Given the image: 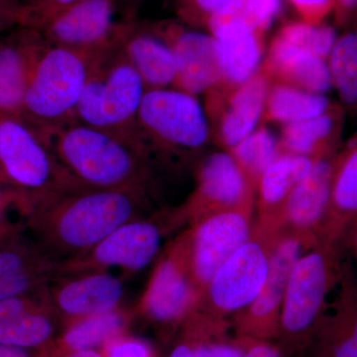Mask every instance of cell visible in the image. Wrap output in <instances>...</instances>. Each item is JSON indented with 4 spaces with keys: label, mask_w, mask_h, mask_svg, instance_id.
Segmentation results:
<instances>
[{
    "label": "cell",
    "mask_w": 357,
    "mask_h": 357,
    "mask_svg": "<svg viewBox=\"0 0 357 357\" xmlns=\"http://www.w3.org/2000/svg\"><path fill=\"white\" fill-rule=\"evenodd\" d=\"M149 198V191L140 188L33 197L28 223L47 252L64 263L88 252L126 222L147 217Z\"/></svg>",
    "instance_id": "cell-1"
},
{
    "label": "cell",
    "mask_w": 357,
    "mask_h": 357,
    "mask_svg": "<svg viewBox=\"0 0 357 357\" xmlns=\"http://www.w3.org/2000/svg\"><path fill=\"white\" fill-rule=\"evenodd\" d=\"M35 132L82 187L149 191L153 167L130 140L77 121Z\"/></svg>",
    "instance_id": "cell-2"
},
{
    "label": "cell",
    "mask_w": 357,
    "mask_h": 357,
    "mask_svg": "<svg viewBox=\"0 0 357 357\" xmlns=\"http://www.w3.org/2000/svg\"><path fill=\"white\" fill-rule=\"evenodd\" d=\"M210 137L208 117L196 96L169 88L145 91L130 141L152 167H174L199 157Z\"/></svg>",
    "instance_id": "cell-3"
},
{
    "label": "cell",
    "mask_w": 357,
    "mask_h": 357,
    "mask_svg": "<svg viewBox=\"0 0 357 357\" xmlns=\"http://www.w3.org/2000/svg\"><path fill=\"white\" fill-rule=\"evenodd\" d=\"M145 91L139 74L115 39L93 59L75 121L130 140Z\"/></svg>",
    "instance_id": "cell-4"
},
{
    "label": "cell",
    "mask_w": 357,
    "mask_h": 357,
    "mask_svg": "<svg viewBox=\"0 0 357 357\" xmlns=\"http://www.w3.org/2000/svg\"><path fill=\"white\" fill-rule=\"evenodd\" d=\"M282 232L255 222L248 241L218 269L192 311L223 319L250 306L266 282L272 252Z\"/></svg>",
    "instance_id": "cell-5"
},
{
    "label": "cell",
    "mask_w": 357,
    "mask_h": 357,
    "mask_svg": "<svg viewBox=\"0 0 357 357\" xmlns=\"http://www.w3.org/2000/svg\"><path fill=\"white\" fill-rule=\"evenodd\" d=\"M93 56L48 46L35 70L20 119L33 130L75 121Z\"/></svg>",
    "instance_id": "cell-6"
},
{
    "label": "cell",
    "mask_w": 357,
    "mask_h": 357,
    "mask_svg": "<svg viewBox=\"0 0 357 357\" xmlns=\"http://www.w3.org/2000/svg\"><path fill=\"white\" fill-rule=\"evenodd\" d=\"M337 248L335 241H319L294 266L280 316L278 337L284 342H303L314 332L340 276Z\"/></svg>",
    "instance_id": "cell-7"
},
{
    "label": "cell",
    "mask_w": 357,
    "mask_h": 357,
    "mask_svg": "<svg viewBox=\"0 0 357 357\" xmlns=\"http://www.w3.org/2000/svg\"><path fill=\"white\" fill-rule=\"evenodd\" d=\"M0 170L7 183L33 197L86 189L70 177L27 123L1 112Z\"/></svg>",
    "instance_id": "cell-8"
},
{
    "label": "cell",
    "mask_w": 357,
    "mask_h": 357,
    "mask_svg": "<svg viewBox=\"0 0 357 357\" xmlns=\"http://www.w3.org/2000/svg\"><path fill=\"white\" fill-rule=\"evenodd\" d=\"M253 210L220 211L199 218L178 237L199 296L253 229Z\"/></svg>",
    "instance_id": "cell-9"
},
{
    "label": "cell",
    "mask_w": 357,
    "mask_h": 357,
    "mask_svg": "<svg viewBox=\"0 0 357 357\" xmlns=\"http://www.w3.org/2000/svg\"><path fill=\"white\" fill-rule=\"evenodd\" d=\"M164 234L165 229L158 218L144 217L131 220L88 252L62 263L58 276L109 271L112 268L132 273L142 271L158 256Z\"/></svg>",
    "instance_id": "cell-10"
},
{
    "label": "cell",
    "mask_w": 357,
    "mask_h": 357,
    "mask_svg": "<svg viewBox=\"0 0 357 357\" xmlns=\"http://www.w3.org/2000/svg\"><path fill=\"white\" fill-rule=\"evenodd\" d=\"M318 243L311 237L282 232L275 244L261 292L237 316L236 328L241 337L270 340L278 337L282 307L293 268L301 256Z\"/></svg>",
    "instance_id": "cell-11"
},
{
    "label": "cell",
    "mask_w": 357,
    "mask_h": 357,
    "mask_svg": "<svg viewBox=\"0 0 357 357\" xmlns=\"http://www.w3.org/2000/svg\"><path fill=\"white\" fill-rule=\"evenodd\" d=\"M256 192L229 152L208 155L199 167L197 187L176 213L178 222H196L220 211L253 210Z\"/></svg>",
    "instance_id": "cell-12"
},
{
    "label": "cell",
    "mask_w": 357,
    "mask_h": 357,
    "mask_svg": "<svg viewBox=\"0 0 357 357\" xmlns=\"http://www.w3.org/2000/svg\"><path fill=\"white\" fill-rule=\"evenodd\" d=\"M117 0H77L40 30L49 46L98 56L114 45Z\"/></svg>",
    "instance_id": "cell-13"
},
{
    "label": "cell",
    "mask_w": 357,
    "mask_h": 357,
    "mask_svg": "<svg viewBox=\"0 0 357 357\" xmlns=\"http://www.w3.org/2000/svg\"><path fill=\"white\" fill-rule=\"evenodd\" d=\"M170 46L177 64L173 89L196 96L215 89L222 81L217 44L211 34L188 28L182 21L147 22Z\"/></svg>",
    "instance_id": "cell-14"
},
{
    "label": "cell",
    "mask_w": 357,
    "mask_h": 357,
    "mask_svg": "<svg viewBox=\"0 0 357 357\" xmlns=\"http://www.w3.org/2000/svg\"><path fill=\"white\" fill-rule=\"evenodd\" d=\"M269 79L259 70L245 83L229 89H213L206 93V114L211 134L227 149L236 147L255 130L264 114Z\"/></svg>",
    "instance_id": "cell-15"
},
{
    "label": "cell",
    "mask_w": 357,
    "mask_h": 357,
    "mask_svg": "<svg viewBox=\"0 0 357 357\" xmlns=\"http://www.w3.org/2000/svg\"><path fill=\"white\" fill-rule=\"evenodd\" d=\"M199 298L182 246L176 239L155 268L140 301V311L156 323H177L187 319Z\"/></svg>",
    "instance_id": "cell-16"
},
{
    "label": "cell",
    "mask_w": 357,
    "mask_h": 357,
    "mask_svg": "<svg viewBox=\"0 0 357 357\" xmlns=\"http://www.w3.org/2000/svg\"><path fill=\"white\" fill-rule=\"evenodd\" d=\"M49 45L41 33L17 25L0 36V112L20 117L28 86Z\"/></svg>",
    "instance_id": "cell-17"
},
{
    "label": "cell",
    "mask_w": 357,
    "mask_h": 357,
    "mask_svg": "<svg viewBox=\"0 0 357 357\" xmlns=\"http://www.w3.org/2000/svg\"><path fill=\"white\" fill-rule=\"evenodd\" d=\"M49 285L51 306L68 321L119 309L126 287L109 271H89L58 276Z\"/></svg>",
    "instance_id": "cell-18"
},
{
    "label": "cell",
    "mask_w": 357,
    "mask_h": 357,
    "mask_svg": "<svg viewBox=\"0 0 357 357\" xmlns=\"http://www.w3.org/2000/svg\"><path fill=\"white\" fill-rule=\"evenodd\" d=\"M61 262L35 239L20 234L0 241V300L29 295L58 276Z\"/></svg>",
    "instance_id": "cell-19"
},
{
    "label": "cell",
    "mask_w": 357,
    "mask_h": 357,
    "mask_svg": "<svg viewBox=\"0 0 357 357\" xmlns=\"http://www.w3.org/2000/svg\"><path fill=\"white\" fill-rule=\"evenodd\" d=\"M337 151L317 159L310 173L291 192L279 218L282 231L319 241L330 206L333 162Z\"/></svg>",
    "instance_id": "cell-20"
},
{
    "label": "cell",
    "mask_w": 357,
    "mask_h": 357,
    "mask_svg": "<svg viewBox=\"0 0 357 357\" xmlns=\"http://www.w3.org/2000/svg\"><path fill=\"white\" fill-rule=\"evenodd\" d=\"M116 41L146 91L173 88L177 77L175 56L147 22H138L132 17L119 21Z\"/></svg>",
    "instance_id": "cell-21"
},
{
    "label": "cell",
    "mask_w": 357,
    "mask_h": 357,
    "mask_svg": "<svg viewBox=\"0 0 357 357\" xmlns=\"http://www.w3.org/2000/svg\"><path fill=\"white\" fill-rule=\"evenodd\" d=\"M260 70L270 83L288 84L310 93L325 95L333 88L326 60L276 37Z\"/></svg>",
    "instance_id": "cell-22"
},
{
    "label": "cell",
    "mask_w": 357,
    "mask_h": 357,
    "mask_svg": "<svg viewBox=\"0 0 357 357\" xmlns=\"http://www.w3.org/2000/svg\"><path fill=\"white\" fill-rule=\"evenodd\" d=\"M357 218V133L333 162L330 206L319 241H338Z\"/></svg>",
    "instance_id": "cell-23"
},
{
    "label": "cell",
    "mask_w": 357,
    "mask_h": 357,
    "mask_svg": "<svg viewBox=\"0 0 357 357\" xmlns=\"http://www.w3.org/2000/svg\"><path fill=\"white\" fill-rule=\"evenodd\" d=\"M211 35L217 44L222 70V81L215 89L229 91L259 72L264 49L263 35L239 24L225 26Z\"/></svg>",
    "instance_id": "cell-24"
},
{
    "label": "cell",
    "mask_w": 357,
    "mask_h": 357,
    "mask_svg": "<svg viewBox=\"0 0 357 357\" xmlns=\"http://www.w3.org/2000/svg\"><path fill=\"white\" fill-rule=\"evenodd\" d=\"M318 158L282 152L258 182V218L256 222L279 227L282 208L291 192L310 171Z\"/></svg>",
    "instance_id": "cell-25"
},
{
    "label": "cell",
    "mask_w": 357,
    "mask_h": 357,
    "mask_svg": "<svg viewBox=\"0 0 357 357\" xmlns=\"http://www.w3.org/2000/svg\"><path fill=\"white\" fill-rule=\"evenodd\" d=\"M345 109L333 103L326 114L282 128V152L304 156L319 157L337 151L344 129Z\"/></svg>",
    "instance_id": "cell-26"
},
{
    "label": "cell",
    "mask_w": 357,
    "mask_h": 357,
    "mask_svg": "<svg viewBox=\"0 0 357 357\" xmlns=\"http://www.w3.org/2000/svg\"><path fill=\"white\" fill-rule=\"evenodd\" d=\"M335 310L323 314L314 332V357H357V290L344 284Z\"/></svg>",
    "instance_id": "cell-27"
},
{
    "label": "cell",
    "mask_w": 357,
    "mask_h": 357,
    "mask_svg": "<svg viewBox=\"0 0 357 357\" xmlns=\"http://www.w3.org/2000/svg\"><path fill=\"white\" fill-rule=\"evenodd\" d=\"M128 319L126 312L116 309L70 321L59 340L58 352L53 356L61 357L69 352L86 349L98 351L110 340L123 335Z\"/></svg>",
    "instance_id": "cell-28"
},
{
    "label": "cell",
    "mask_w": 357,
    "mask_h": 357,
    "mask_svg": "<svg viewBox=\"0 0 357 357\" xmlns=\"http://www.w3.org/2000/svg\"><path fill=\"white\" fill-rule=\"evenodd\" d=\"M333 105V103L321 93L274 83L270 84L263 116L268 121L286 126L319 116Z\"/></svg>",
    "instance_id": "cell-29"
},
{
    "label": "cell",
    "mask_w": 357,
    "mask_h": 357,
    "mask_svg": "<svg viewBox=\"0 0 357 357\" xmlns=\"http://www.w3.org/2000/svg\"><path fill=\"white\" fill-rule=\"evenodd\" d=\"M326 63L340 105L357 112V25L337 36Z\"/></svg>",
    "instance_id": "cell-30"
},
{
    "label": "cell",
    "mask_w": 357,
    "mask_h": 357,
    "mask_svg": "<svg viewBox=\"0 0 357 357\" xmlns=\"http://www.w3.org/2000/svg\"><path fill=\"white\" fill-rule=\"evenodd\" d=\"M281 8V0H231L211 16L206 24L210 34L232 24L244 25L264 36Z\"/></svg>",
    "instance_id": "cell-31"
},
{
    "label": "cell",
    "mask_w": 357,
    "mask_h": 357,
    "mask_svg": "<svg viewBox=\"0 0 357 357\" xmlns=\"http://www.w3.org/2000/svg\"><path fill=\"white\" fill-rule=\"evenodd\" d=\"M256 192L258 182L268 167L282 153L280 141L267 128L255 129L229 150Z\"/></svg>",
    "instance_id": "cell-32"
},
{
    "label": "cell",
    "mask_w": 357,
    "mask_h": 357,
    "mask_svg": "<svg viewBox=\"0 0 357 357\" xmlns=\"http://www.w3.org/2000/svg\"><path fill=\"white\" fill-rule=\"evenodd\" d=\"M55 314L44 310L0 321V342L27 349L43 347L55 333Z\"/></svg>",
    "instance_id": "cell-33"
},
{
    "label": "cell",
    "mask_w": 357,
    "mask_h": 357,
    "mask_svg": "<svg viewBox=\"0 0 357 357\" xmlns=\"http://www.w3.org/2000/svg\"><path fill=\"white\" fill-rule=\"evenodd\" d=\"M187 319L189 342L195 357H244L245 345L243 337L238 342H229L215 337L222 326V319H213L197 311H192Z\"/></svg>",
    "instance_id": "cell-34"
},
{
    "label": "cell",
    "mask_w": 357,
    "mask_h": 357,
    "mask_svg": "<svg viewBox=\"0 0 357 357\" xmlns=\"http://www.w3.org/2000/svg\"><path fill=\"white\" fill-rule=\"evenodd\" d=\"M275 37L326 61L337 35L335 28L326 23L310 25L301 21L286 23Z\"/></svg>",
    "instance_id": "cell-35"
},
{
    "label": "cell",
    "mask_w": 357,
    "mask_h": 357,
    "mask_svg": "<svg viewBox=\"0 0 357 357\" xmlns=\"http://www.w3.org/2000/svg\"><path fill=\"white\" fill-rule=\"evenodd\" d=\"M21 24L40 31L57 14L77 0H18Z\"/></svg>",
    "instance_id": "cell-36"
},
{
    "label": "cell",
    "mask_w": 357,
    "mask_h": 357,
    "mask_svg": "<svg viewBox=\"0 0 357 357\" xmlns=\"http://www.w3.org/2000/svg\"><path fill=\"white\" fill-rule=\"evenodd\" d=\"M231 0H175L178 17L185 24L206 28L211 16L215 15Z\"/></svg>",
    "instance_id": "cell-37"
},
{
    "label": "cell",
    "mask_w": 357,
    "mask_h": 357,
    "mask_svg": "<svg viewBox=\"0 0 357 357\" xmlns=\"http://www.w3.org/2000/svg\"><path fill=\"white\" fill-rule=\"evenodd\" d=\"M50 285V284H49ZM49 285L38 292L0 300V321L15 318L27 312L53 309L49 296Z\"/></svg>",
    "instance_id": "cell-38"
},
{
    "label": "cell",
    "mask_w": 357,
    "mask_h": 357,
    "mask_svg": "<svg viewBox=\"0 0 357 357\" xmlns=\"http://www.w3.org/2000/svg\"><path fill=\"white\" fill-rule=\"evenodd\" d=\"M31 201V195L0 178V241L17 234L16 227L7 220L9 208L30 204Z\"/></svg>",
    "instance_id": "cell-39"
},
{
    "label": "cell",
    "mask_w": 357,
    "mask_h": 357,
    "mask_svg": "<svg viewBox=\"0 0 357 357\" xmlns=\"http://www.w3.org/2000/svg\"><path fill=\"white\" fill-rule=\"evenodd\" d=\"M102 349L103 357H153L151 347L146 342L123 335L110 340Z\"/></svg>",
    "instance_id": "cell-40"
},
{
    "label": "cell",
    "mask_w": 357,
    "mask_h": 357,
    "mask_svg": "<svg viewBox=\"0 0 357 357\" xmlns=\"http://www.w3.org/2000/svg\"><path fill=\"white\" fill-rule=\"evenodd\" d=\"M302 22L310 25H321L333 13V0H288Z\"/></svg>",
    "instance_id": "cell-41"
},
{
    "label": "cell",
    "mask_w": 357,
    "mask_h": 357,
    "mask_svg": "<svg viewBox=\"0 0 357 357\" xmlns=\"http://www.w3.org/2000/svg\"><path fill=\"white\" fill-rule=\"evenodd\" d=\"M335 24L349 29L357 25V0H333Z\"/></svg>",
    "instance_id": "cell-42"
},
{
    "label": "cell",
    "mask_w": 357,
    "mask_h": 357,
    "mask_svg": "<svg viewBox=\"0 0 357 357\" xmlns=\"http://www.w3.org/2000/svg\"><path fill=\"white\" fill-rule=\"evenodd\" d=\"M21 24V10L18 0H0V36Z\"/></svg>",
    "instance_id": "cell-43"
},
{
    "label": "cell",
    "mask_w": 357,
    "mask_h": 357,
    "mask_svg": "<svg viewBox=\"0 0 357 357\" xmlns=\"http://www.w3.org/2000/svg\"><path fill=\"white\" fill-rule=\"evenodd\" d=\"M243 338L245 345L244 357H283L281 349L270 340Z\"/></svg>",
    "instance_id": "cell-44"
},
{
    "label": "cell",
    "mask_w": 357,
    "mask_h": 357,
    "mask_svg": "<svg viewBox=\"0 0 357 357\" xmlns=\"http://www.w3.org/2000/svg\"><path fill=\"white\" fill-rule=\"evenodd\" d=\"M0 357H33L30 349L0 342Z\"/></svg>",
    "instance_id": "cell-45"
},
{
    "label": "cell",
    "mask_w": 357,
    "mask_h": 357,
    "mask_svg": "<svg viewBox=\"0 0 357 357\" xmlns=\"http://www.w3.org/2000/svg\"><path fill=\"white\" fill-rule=\"evenodd\" d=\"M168 357H195L194 351H192V347L189 340L176 345Z\"/></svg>",
    "instance_id": "cell-46"
},
{
    "label": "cell",
    "mask_w": 357,
    "mask_h": 357,
    "mask_svg": "<svg viewBox=\"0 0 357 357\" xmlns=\"http://www.w3.org/2000/svg\"><path fill=\"white\" fill-rule=\"evenodd\" d=\"M61 357H103L102 352L96 349H86V351H77L69 352Z\"/></svg>",
    "instance_id": "cell-47"
},
{
    "label": "cell",
    "mask_w": 357,
    "mask_h": 357,
    "mask_svg": "<svg viewBox=\"0 0 357 357\" xmlns=\"http://www.w3.org/2000/svg\"><path fill=\"white\" fill-rule=\"evenodd\" d=\"M351 244L352 255H354V260H356L357 264V218L354 225H352Z\"/></svg>",
    "instance_id": "cell-48"
},
{
    "label": "cell",
    "mask_w": 357,
    "mask_h": 357,
    "mask_svg": "<svg viewBox=\"0 0 357 357\" xmlns=\"http://www.w3.org/2000/svg\"><path fill=\"white\" fill-rule=\"evenodd\" d=\"M142 1H144V0H117V2H121V3L130 7H135Z\"/></svg>",
    "instance_id": "cell-49"
},
{
    "label": "cell",
    "mask_w": 357,
    "mask_h": 357,
    "mask_svg": "<svg viewBox=\"0 0 357 357\" xmlns=\"http://www.w3.org/2000/svg\"><path fill=\"white\" fill-rule=\"evenodd\" d=\"M0 178H1V180L6 181V178H4L3 175H2L1 170H0Z\"/></svg>",
    "instance_id": "cell-50"
}]
</instances>
